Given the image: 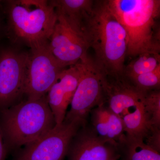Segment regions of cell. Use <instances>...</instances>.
Masks as SVG:
<instances>
[{"instance_id": "obj_1", "label": "cell", "mask_w": 160, "mask_h": 160, "mask_svg": "<svg viewBox=\"0 0 160 160\" xmlns=\"http://www.w3.org/2000/svg\"><path fill=\"white\" fill-rule=\"evenodd\" d=\"M82 33L89 49L94 52L92 59L103 74L123 76L128 38L107 0L94 1L83 20Z\"/></svg>"}, {"instance_id": "obj_2", "label": "cell", "mask_w": 160, "mask_h": 160, "mask_svg": "<svg viewBox=\"0 0 160 160\" xmlns=\"http://www.w3.org/2000/svg\"><path fill=\"white\" fill-rule=\"evenodd\" d=\"M128 38L126 57L160 52L159 0H107Z\"/></svg>"}, {"instance_id": "obj_3", "label": "cell", "mask_w": 160, "mask_h": 160, "mask_svg": "<svg viewBox=\"0 0 160 160\" xmlns=\"http://www.w3.org/2000/svg\"><path fill=\"white\" fill-rule=\"evenodd\" d=\"M56 126L46 95L38 99L26 98L0 110V130L7 151L34 142Z\"/></svg>"}, {"instance_id": "obj_4", "label": "cell", "mask_w": 160, "mask_h": 160, "mask_svg": "<svg viewBox=\"0 0 160 160\" xmlns=\"http://www.w3.org/2000/svg\"><path fill=\"white\" fill-rule=\"evenodd\" d=\"M6 32L14 42L30 49L48 44L54 29L57 14L46 0H10L6 2Z\"/></svg>"}, {"instance_id": "obj_5", "label": "cell", "mask_w": 160, "mask_h": 160, "mask_svg": "<svg viewBox=\"0 0 160 160\" xmlns=\"http://www.w3.org/2000/svg\"><path fill=\"white\" fill-rule=\"evenodd\" d=\"M81 72L79 82L64 122L86 126V118L95 106L105 104L104 74L88 54L77 62Z\"/></svg>"}, {"instance_id": "obj_6", "label": "cell", "mask_w": 160, "mask_h": 160, "mask_svg": "<svg viewBox=\"0 0 160 160\" xmlns=\"http://www.w3.org/2000/svg\"><path fill=\"white\" fill-rule=\"evenodd\" d=\"M52 54L49 43L30 49L26 63L25 96L38 99L47 95L63 69Z\"/></svg>"}, {"instance_id": "obj_7", "label": "cell", "mask_w": 160, "mask_h": 160, "mask_svg": "<svg viewBox=\"0 0 160 160\" xmlns=\"http://www.w3.org/2000/svg\"><path fill=\"white\" fill-rule=\"evenodd\" d=\"M27 57L28 52L0 48V110L22 100Z\"/></svg>"}, {"instance_id": "obj_8", "label": "cell", "mask_w": 160, "mask_h": 160, "mask_svg": "<svg viewBox=\"0 0 160 160\" xmlns=\"http://www.w3.org/2000/svg\"><path fill=\"white\" fill-rule=\"evenodd\" d=\"M82 125L63 122L34 142L24 146L16 160H64L72 140Z\"/></svg>"}, {"instance_id": "obj_9", "label": "cell", "mask_w": 160, "mask_h": 160, "mask_svg": "<svg viewBox=\"0 0 160 160\" xmlns=\"http://www.w3.org/2000/svg\"><path fill=\"white\" fill-rule=\"evenodd\" d=\"M49 47L55 59L64 69L75 65L88 54L89 49L83 37L58 15Z\"/></svg>"}, {"instance_id": "obj_10", "label": "cell", "mask_w": 160, "mask_h": 160, "mask_svg": "<svg viewBox=\"0 0 160 160\" xmlns=\"http://www.w3.org/2000/svg\"><path fill=\"white\" fill-rule=\"evenodd\" d=\"M67 155L69 160H118L121 156L118 147L86 126L72 138Z\"/></svg>"}, {"instance_id": "obj_11", "label": "cell", "mask_w": 160, "mask_h": 160, "mask_svg": "<svg viewBox=\"0 0 160 160\" xmlns=\"http://www.w3.org/2000/svg\"><path fill=\"white\" fill-rule=\"evenodd\" d=\"M81 76L78 63L63 69L46 95L47 102L56 125L64 122L66 111L70 105Z\"/></svg>"}, {"instance_id": "obj_12", "label": "cell", "mask_w": 160, "mask_h": 160, "mask_svg": "<svg viewBox=\"0 0 160 160\" xmlns=\"http://www.w3.org/2000/svg\"><path fill=\"white\" fill-rule=\"evenodd\" d=\"M92 122V129L98 136L120 149V145L126 140V134L122 120L119 117L104 104L93 110Z\"/></svg>"}, {"instance_id": "obj_13", "label": "cell", "mask_w": 160, "mask_h": 160, "mask_svg": "<svg viewBox=\"0 0 160 160\" xmlns=\"http://www.w3.org/2000/svg\"><path fill=\"white\" fill-rule=\"evenodd\" d=\"M49 2L54 7L57 15L62 18L71 28L82 36L83 20L91 9L94 1L53 0Z\"/></svg>"}, {"instance_id": "obj_14", "label": "cell", "mask_w": 160, "mask_h": 160, "mask_svg": "<svg viewBox=\"0 0 160 160\" xmlns=\"http://www.w3.org/2000/svg\"><path fill=\"white\" fill-rule=\"evenodd\" d=\"M126 160H160V152L144 142V140L128 138L120 146Z\"/></svg>"}, {"instance_id": "obj_15", "label": "cell", "mask_w": 160, "mask_h": 160, "mask_svg": "<svg viewBox=\"0 0 160 160\" xmlns=\"http://www.w3.org/2000/svg\"><path fill=\"white\" fill-rule=\"evenodd\" d=\"M136 58L125 66L124 76L126 78L150 72L160 67L159 52H145Z\"/></svg>"}, {"instance_id": "obj_16", "label": "cell", "mask_w": 160, "mask_h": 160, "mask_svg": "<svg viewBox=\"0 0 160 160\" xmlns=\"http://www.w3.org/2000/svg\"><path fill=\"white\" fill-rule=\"evenodd\" d=\"M142 102L151 127H160V91L152 90L145 92Z\"/></svg>"}, {"instance_id": "obj_17", "label": "cell", "mask_w": 160, "mask_h": 160, "mask_svg": "<svg viewBox=\"0 0 160 160\" xmlns=\"http://www.w3.org/2000/svg\"><path fill=\"white\" fill-rule=\"evenodd\" d=\"M127 78L136 88L143 92L159 90L160 87V67L154 71Z\"/></svg>"}, {"instance_id": "obj_18", "label": "cell", "mask_w": 160, "mask_h": 160, "mask_svg": "<svg viewBox=\"0 0 160 160\" xmlns=\"http://www.w3.org/2000/svg\"><path fill=\"white\" fill-rule=\"evenodd\" d=\"M146 143L158 152L160 151V128L151 127L144 140Z\"/></svg>"}, {"instance_id": "obj_19", "label": "cell", "mask_w": 160, "mask_h": 160, "mask_svg": "<svg viewBox=\"0 0 160 160\" xmlns=\"http://www.w3.org/2000/svg\"><path fill=\"white\" fill-rule=\"evenodd\" d=\"M7 150L4 144L2 136L0 130V160H6Z\"/></svg>"}, {"instance_id": "obj_20", "label": "cell", "mask_w": 160, "mask_h": 160, "mask_svg": "<svg viewBox=\"0 0 160 160\" xmlns=\"http://www.w3.org/2000/svg\"><path fill=\"white\" fill-rule=\"evenodd\" d=\"M0 28H1V21H0Z\"/></svg>"}, {"instance_id": "obj_21", "label": "cell", "mask_w": 160, "mask_h": 160, "mask_svg": "<svg viewBox=\"0 0 160 160\" xmlns=\"http://www.w3.org/2000/svg\"><path fill=\"white\" fill-rule=\"evenodd\" d=\"M1 2V1H0V2Z\"/></svg>"}]
</instances>
